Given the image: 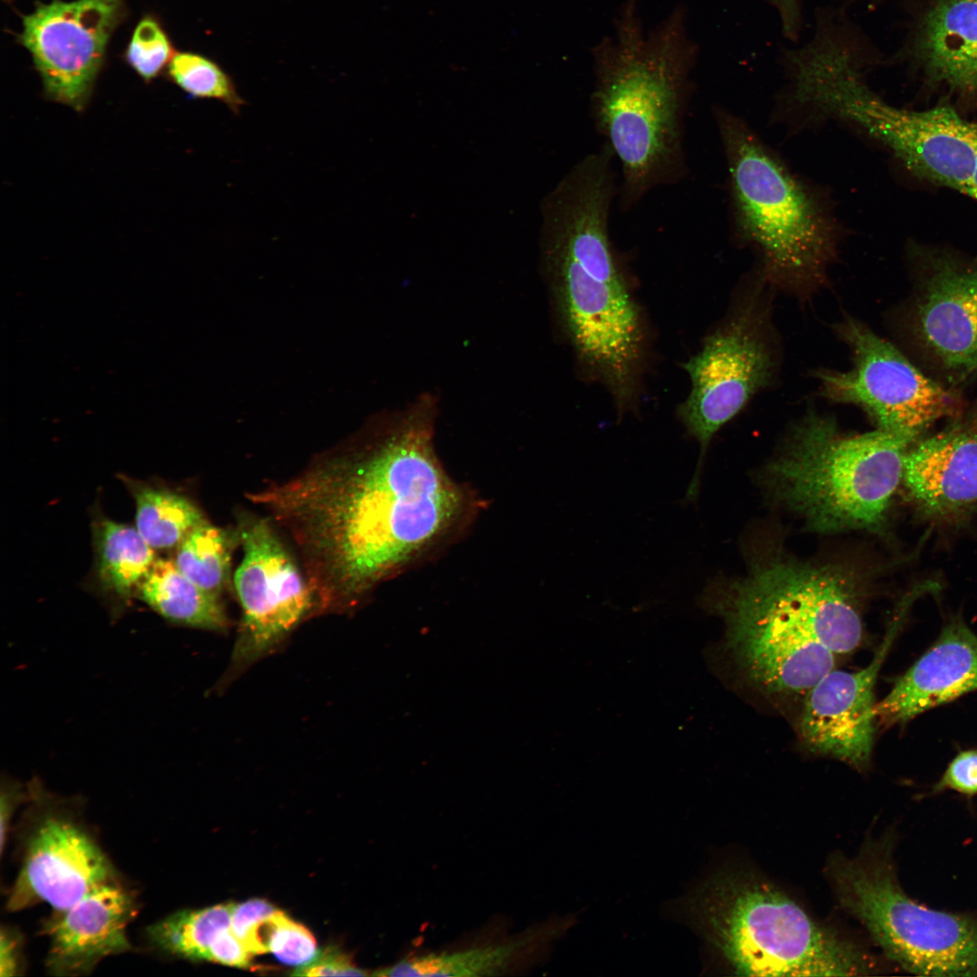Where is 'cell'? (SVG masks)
I'll list each match as a JSON object with an SVG mask.
<instances>
[{
	"label": "cell",
	"instance_id": "6",
	"mask_svg": "<svg viewBox=\"0 0 977 977\" xmlns=\"http://www.w3.org/2000/svg\"><path fill=\"white\" fill-rule=\"evenodd\" d=\"M739 240L758 254L772 289L805 298L826 282L839 227L818 192L796 175L737 116L715 109Z\"/></svg>",
	"mask_w": 977,
	"mask_h": 977
},
{
	"label": "cell",
	"instance_id": "19",
	"mask_svg": "<svg viewBox=\"0 0 977 977\" xmlns=\"http://www.w3.org/2000/svg\"><path fill=\"white\" fill-rule=\"evenodd\" d=\"M973 691H977V635L962 620L953 619L876 704V718L886 726L904 724Z\"/></svg>",
	"mask_w": 977,
	"mask_h": 977
},
{
	"label": "cell",
	"instance_id": "22",
	"mask_svg": "<svg viewBox=\"0 0 977 977\" xmlns=\"http://www.w3.org/2000/svg\"><path fill=\"white\" fill-rule=\"evenodd\" d=\"M136 595L173 624L214 631L228 628L219 596L196 585L171 560L157 559Z\"/></svg>",
	"mask_w": 977,
	"mask_h": 977
},
{
	"label": "cell",
	"instance_id": "34",
	"mask_svg": "<svg viewBox=\"0 0 977 977\" xmlns=\"http://www.w3.org/2000/svg\"><path fill=\"white\" fill-rule=\"evenodd\" d=\"M0 943L1 976H13L20 970V938L13 930L2 927Z\"/></svg>",
	"mask_w": 977,
	"mask_h": 977
},
{
	"label": "cell",
	"instance_id": "23",
	"mask_svg": "<svg viewBox=\"0 0 977 977\" xmlns=\"http://www.w3.org/2000/svg\"><path fill=\"white\" fill-rule=\"evenodd\" d=\"M93 538L101 589L120 600L136 595L157 560L155 550L136 527L106 517L95 521Z\"/></svg>",
	"mask_w": 977,
	"mask_h": 977
},
{
	"label": "cell",
	"instance_id": "7",
	"mask_svg": "<svg viewBox=\"0 0 977 977\" xmlns=\"http://www.w3.org/2000/svg\"><path fill=\"white\" fill-rule=\"evenodd\" d=\"M915 441L879 429L847 433L831 417L809 412L766 465L764 485L811 530L878 532Z\"/></svg>",
	"mask_w": 977,
	"mask_h": 977
},
{
	"label": "cell",
	"instance_id": "11",
	"mask_svg": "<svg viewBox=\"0 0 977 977\" xmlns=\"http://www.w3.org/2000/svg\"><path fill=\"white\" fill-rule=\"evenodd\" d=\"M824 104L828 113L888 147L914 175L969 195L977 123L948 106L924 111L895 108L874 94L858 71L839 76L827 90Z\"/></svg>",
	"mask_w": 977,
	"mask_h": 977
},
{
	"label": "cell",
	"instance_id": "5",
	"mask_svg": "<svg viewBox=\"0 0 977 977\" xmlns=\"http://www.w3.org/2000/svg\"><path fill=\"white\" fill-rule=\"evenodd\" d=\"M672 907L736 975L860 976L875 970L859 946L745 872H716Z\"/></svg>",
	"mask_w": 977,
	"mask_h": 977
},
{
	"label": "cell",
	"instance_id": "3",
	"mask_svg": "<svg viewBox=\"0 0 977 977\" xmlns=\"http://www.w3.org/2000/svg\"><path fill=\"white\" fill-rule=\"evenodd\" d=\"M613 163L600 147L560 181L545 207V254L572 346L622 410L636 393L644 334L610 236L620 181Z\"/></svg>",
	"mask_w": 977,
	"mask_h": 977
},
{
	"label": "cell",
	"instance_id": "26",
	"mask_svg": "<svg viewBox=\"0 0 977 977\" xmlns=\"http://www.w3.org/2000/svg\"><path fill=\"white\" fill-rule=\"evenodd\" d=\"M234 904H221L198 910H182L147 929L152 944L160 951L191 960H206L209 946L223 929L231 927Z\"/></svg>",
	"mask_w": 977,
	"mask_h": 977
},
{
	"label": "cell",
	"instance_id": "24",
	"mask_svg": "<svg viewBox=\"0 0 977 977\" xmlns=\"http://www.w3.org/2000/svg\"><path fill=\"white\" fill-rule=\"evenodd\" d=\"M136 504L135 527L154 550L176 548L206 521L185 496L166 487L124 477Z\"/></svg>",
	"mask_w": 977,
	"mask_h": 977
},
{
	"label": "cell",
	"instance_id": "17",
	"mask_svg": "<svg viewBox=\"0 0 977 977\" xmlns=\"http://www.w3.org/2000/svg\"><path fill=\"white\" fill-rule=\"evenodd\" d=\"M902 484L921 517L956 523L977 511V413L954 418L916 440L904 460Z\"/></svg>",
	"mask_w": 977,
	"mask_h": 977
},
{
	"label": "cell",
	"instance_id": "36",
	"mask_svg": "<svg viewBox=\"0 0 977 977\" xmlns=\"http://www.w3.org/2000/svg\"><path fill=\"white\" fill-rule=\"evenodd\" d=\"M23 795L21 790L10 783L2 788L1 794V850L5 848L6 832L8 830L11 812L14 811L18 799Z\"/></svg>",
	"mask_w": 977,
	"mask_h": 977
},
{
	"label": "cell",
	"instance_id": "30",
	"mask_svg": "<svg viewBox=\"0 0 977 977\" xmlns=\"http://www.w3.org/2000/svg\"><path fill=\"white\" fill-rule=\"evenodd\" d=\"M947 790L968 797L977 794V749L964 750L956 754L927 795Z\"/></svg>",
	"mask_w": 977,
	"mask_h": 977
},
{
	"label": "cell",
	"instance_id": "13",
	"mask_svg": "<svg viewBox=\"0 0 977 977\" xmlns=\"http://www.w3.org/2000/svg\"><path fill=\"white\" fill-rule=\"evenodd\" d=\"M122 10L123 0H52L23 15L20 43L50 100L86 108Z\"/></svg>",
	"mask_w": 977,
	"mask_h": 977
},
{
	"label": "cell",
	"instance_id": "18",
	"mask_svg": "<svg viewBox=\"0 0 977 977\" xmlns=\"http://www.w3.org/2000/svg\"><path fill=\"white\" fill-rule=\"evenodd\" d=\"M136 912L135 897L117 880L55 910L43 925L48 969L56 975L87 974L102 959L129 951L126 929Z\"/></svg>",
	"mask_w": 977,
	"mask_h": 977
},
{
	"label": "cell",
	"instance_id": "12",
	"mask_svg": "<svg viewBox=\"0 0 977 977\" xmlns=\"http://www.w3.org/2000/svg\"><path fill=\"white\" fill-rule=\"evenodd\" d=\"M237 532L243 557L233 583L242 618L233 672L275 649L314 607L308 580L270 519L244 517Z\"/></svg>",
	"mask_w": 977,
	"mask_h": 977
},
{
	"label": "cell",
	"instance_id": "28",
	"mask_svg": "<svg viewBox=\"0 0 977 977\" xmlns=\"http://www.w3.org/2000/svg\"><path fill=\"white\" fill-rule=\"evenodd\" d=\"M171 52L170 42L159 24L153 18L146 17L138 24L133 33L126 58L142 79L150 81L164 68Z\"/></svg>",
	"mask_w": 977,
	"mask_h": 977
},
{
	"label": "cell",
	"instance_id": "10",
	"mask_svg": "<svg viewBox=\"0 0 977 977\" xmlns=\"http://www.w3.org/2000/svg\"><path fill=\"white\" fill-rule=\"evenodd\" d=\"M834 329L849 347L851 367L818 369L813 376L821 397L855 405L877 429L915 440L936 421L961 415L954 392L926 376L860 320L846 317Z\"/></svg>",
	"mask_w": 977,
	"mask_h": 977
},
{
	"label": "cell",
	"instance_id": "1",
	"mask_svg": "<svg viewBox=\"0 0 977 977\" xmlns=\"http://www.w3.org/2000/svg\"><path fill=\"white\" fill-rule=\"evenodd\" d=\"M294 540L314 609L347 611L460 536L474 495L441 463L432 421L416 412L247 493Z\"/></svg>",
	"mask_w": 977,
	"mask_h": 977
},
{
	"label": "cell",
	"instance_id": "4",
	"mask_svg": "<svg viewBox=\"0 0 977 977\" xmlns=\"http://www.w3.org/2000/svg\"><path fill=\"white\" fill-rule=\"evenodd\" d=\"M693 62L682 11L645 33L637 0L627 1L614 37L595 51L591 115L620 166L621 212L688 174L684 119Z\"/></svg>",
	"mask_w": 977,
	"mask_h": 977
},
{
	"label": "cell",
	"instance_id": "8",
	"mask_svg": "<svg viewBox=\"0 0 977 977\" xmlns=\"http://www.w3.org/2000/svg\"><path fill=\"white\" fill-rule=\"evenodd\" d=\"M891 836L836 856L829 876L840 906L904 970L922 976H977V913L931 908L901 887Z\"/></svg>",
	"mask_w": 977,
	"mask_h": 977
},
{
	"label": "cell",
	"instance_id": "35",
	"mask_svg": "<svg viewBox=\"0 0 977 977\" xmlns=\"http://www.w3.org/2000/svg\"><path fill=\"white\" fill-rule=\"evenodd\" d=\"M778 11L783 31L794 36L800 24V0H767Z\"/></svg>",
	"mask_w": 977,
	"mask_h": 977
},
{
	"label": "cell",
	"instance_id": "31",
	"mask_svg": "<svg viewBox=\"0 0 977 977\" xmlns=\"http://www.w3.org/2000/svg\"><path fill=\"white\" fill-rule=\"evenodd\" d=\"M294 975L305 976H365L368 973L357 968L342 952L327 948L319 951L308 964L298 967Z\"/></svg>",
	"mask_w": 977,
	"mask_h": 977
},
{
	"label": "cell",
	"instance_id": "21",
	"mask_svg": "<svg viewBox=\"0 0 977 977\" xmlns=\"http://www.w3.org/2000/svg\"><path fill=\"white\" fill-rule=\"evenodd\" d=\"M574 918H561L504 944L406 958L376 971V976H484L507 970L526 951H536L562 935Z\"/></svg>",
	"mask_w": 977,
	"mask_h": 977
},
{
	"label": "cell",
	"instance_id": "9",
	"mask_svg": "<svg viewBox=\"0 0 977 977\" xmlns=\"http://www.w3.org/2000/svg\"><path fill=\"white\" fill-rule=\"evenodd\" d=\"M772 289L757 275L724 322L682 364L691 382L678 409L687 433L699 444V460L686 498L696 500L707 449L719 429L771 385L780 355L772 321Z\"/></svg>",
	"mask_w": 977,
	"mask_h": 977
},
{
	"label": "cell",
	"instance_id": "33",
	"mask_svg": "<svg viewBox=\"0 0 977 977\" xmlns=\"http://www.w3.org/2000/svg\"><path fill=\"white\" fill-rule=\"evenodd\" d=\"M278 910L272 904L261 898H253L234 905L232 912L231 929L234 935L242 942L249 931L260 920L273 915Z\"/></svg>",
	"mask_w": 977,
	"mask_h": 977
},
{
	"label": "cell",
	"instance_id": "25",
	"mask_svg": "<svg viewBox=\"0 0 977 977\" xmlns=\"http://www.w3.org/2000/svg\"><path fill=\"white\" fill-rule=\"evenodd\" d=\"M235 543H240L237 530L228 531L206 520L175 548L173 562L196 585L220 596L230 579Z\"/></svg>",
	"mask_w": 977,
	"mask_h": 977
},
{
	"label": "cell",
	"instance_id": "27",
	"mask_svg": "<svg viewBox=\"0 0 977 977\" xmlns=\"http://www.w3.org/2000/svg\"><path fill=\"white\" fill-rule=\"evenodd\" d=\"M168 74L185 93L196 99L223 102L239 114L244 100L230 76L213 61L192 52H178L168 65Z\"/></svg>",
	"mask_w": 977,
	"mask_h": 977
},
{
	"label": "cell",
	"instance_id": "14",
	"mask_svg": "<svg viewBox=\"0 0 977 977\" xmlns=\"http://www.w3.org/2000/svg\"><path fill=\"white\" fill-rule=\"evenodd\" d=\"M33 787L43 811L25 835L22 865L6 907L18 911L41 902L62 910L100 885L117 880L114 868L80 820L58 805L44 806L38 783Z\"/></svg>",
	"mask_w": 977,
	"mask_h": 977
},
{
	"label": "cell",
	"instance_id": "16",
	"mask_svg": "<svg viewBox=\"0 0 977 977\" xmlns=\"http://www.w3.org/2000/svg\"><path fill=\"white\" fill-rule=\"evenodd\" d=\"M906 608L905 602L867 666L853 672L832 669L807 693L800 734L810 750L856 768L868 765L877 720L874 687Z\"/></svg>",
	"mask_w": 977,
	"mask_h": 977
},
{
	"label": "cell",
	"instance_id": "2",
	"mask_svg": "<svg viewBox=\"0 0 977 977\" xmlns=\"http://www.w3.org/2000/svg\"><path fill=\"white\" fill-rule=\"evenodd\" d=\"M702 600L725 617L746 680L773 697L804 699L863 639L862 581L839 564L773 553L745 576L716 578Z\"/></svg>",
	"mask_w": 977,
	"mask_h": 977
},
{
	"label": "cell",
	"instance_id": "32",
	"mask_svg": "<svg viewBox=\"0 0 977 977\" xmlns=\"http://www.w3.org/2000/svg\"><path fill=\"white\" fill-rule=\"evenodd\" d=\"M252 955L229 927L220 931L213 938L209 946L206 960L246 968L251 965Z\"/></svg>",
	"mask_w": 977,
	"mask_h": 977
},
{
	"label": "cell",
	"instance_id": "15",
	"mask_svg": "<svg viewBox=\"0 0 977 977\" xmlns=\"http://www.w3.org/2000/svg\"><path fill=\"white\" fill-rule=\"evenodd\" d=\"M909 310L921 350L955 383L977 376V261L926 252Z\"/></svg>",
	"mask_w": 977,
	"mask_h": 977
},
{
	"label": "cell",
	"instance_id": "20",
	"mask_svg": "<svg viewBox=\"0 0 977 977\" xmlns=\"http://www.w3.org/2000/svg\"><path fill=\"white\" fill-rule=\"evenodd\" d=\"M915 52L933 81L977 94V0H936L921 21Z\"/></svg>",
	"mask_w": 977,
	"mask_h": 977
},
{
	"label": "cell",
	"instance_id": "29",
	"mask_svg": "<svg viewBox=\"0 0 977 977\" xmlns=\"http://www.w3.org/2000/svg\"><path fill=\"white\" fill-rule=\"evenodd\" d=\"M270 952L280 962L300 967L312 962L319 950L309 930L282 912L270 940Z\"/></svg>",
	"mask_w": 977,
	"mask_h": 977
}]
</instances>
